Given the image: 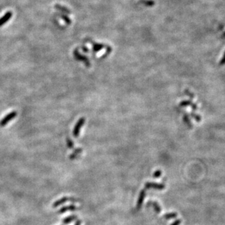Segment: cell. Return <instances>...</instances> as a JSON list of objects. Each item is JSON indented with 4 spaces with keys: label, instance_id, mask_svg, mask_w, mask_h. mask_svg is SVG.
<instances>
[{
    "label": "cell",
    "instance_id": "obj_1",
    "mask_svg": "<svg viewBox=\"0 0 225 225\" xmlns=\"http://www.w3.org/2000/svg\"><path fill=\"white\" fill-rule=\"evenodd\" d=\"M73 55H74V57H75V59H76V60L83 61V62L84 63V64H85L86 66L88 67V66H91V64H90V62H89V60H88V58H87L86 56H83V55H81V53L78 52V49L75 50L74 53H73Z\"/></svg>",
    "mask_w": 225,
    "mask_h": 225
},
{
    "label": "cell",
    "instance_id": "obj_2",
    "mask_svg": "<svg viewBox=\"0 0 225 225\" xmlns=\"http://www.w3.org/2000/svg\"><path fill=\"white\" fill-rule=\"evenodd\" d=\"M16 116H17L16 111H12V112L9 113L8 114H7V115H6L5 117H4V118L2 119V120L0 121V126H1V127L5 126V125H7V123H9V122H10V121L13 120V119H14L15 117H16Z\"/></svg>",
    "mask_w": 225,
    "mask_h": 225
},
{
    "label": "cell",
    "instance_id": "obj_3",
    "mask_svg": "<svg viewBox=\"0 0 225 225\" xmlns=\"http://www.w3.org/2000/svg\"><path fill=\"white\" fill-rule=\"evenodd\" d=\"M84 123H85V118H84V117H82V118L79 119V120L78 121L76 125H75V128L73 131V136H74V137L75 138L78 137L79 134H80L81 128H82V126L84 125Z\"/></svg>",
    "mask_w": 225,
    "mask_h": 225
},
{
    "label": "cell",
    "instance_id": "obj_4",
    "mask_svg": "<svg viewBox=\"0 0 225 225\" xmlns=\"http://www.w3.org/2000/svg\"><path fill=\"white\" fill-rule=\"evenodd\" d=\"M145 189H164L165 188V185L163 184H158L155 182H146L145 184Z\"/></svg>",
    "mask_w": 225,
    "mask_h": 225
},
{
    "label": "cell",
    "instance_id": "obj_5",
    "mask_svg": "<svg viewBox=\"0 0 225 225\" xmlns=\"http://www.w3.org/2000/svg\"><path fill=\"white\" fill-rule=\"evenodd\" d=\"M68 201H72V202H76L77 200L75 199L74 197H63L62 198L59 199V200H56L54 203L53 204V208H57L58 206H61V205L64 204V203H67Z\"/></svg>",
    "mask_w": 225,
    "mask_h": 225
},
{
    "label": "cell",
    "instance_id": "obj_6",
    "mask_svg": "<svg viewBox=\"0 0 225 225\" xmlns=\"http://www.w3.org/2000/svg\"><path fill=\"white\" fill-rule=\"evenodd\" d=\"M146 195V192H145V189H143V190L140 191V195H139L138 199H137V205H136V209L137 211H139L141 209L142 206H143V201H144V199Z\"/></svg>",
    "mask_w": 225,
    "mask_h": 225
},
{
    "label": "cell",
    "instance_id": "obj_7",
    "mask_svg": "<svg viewBox=\"0 0 225 225\" xmlns=\"http://www.w3.org/2000/svg\"><path fill=\"white\" fill-rule=\"evenodd\" d=\"M12 15H13V13L10 11L7 12L5 14L3 15V16L0 18V27L2 26L4 24H5L11 18Z\"/></svg>",
    "mask_w": 225,
    "mask_h": 225
},
{
    "label": "cell",
    "instance_id": "obj_8",
    "mask_svg": "<svg viewBox=\"0 0 225 225\" xmlns=\"http://www.w3.org/2000/svg\"><path fill=\"white\" fill-rule=\"evenodd\" d=\"M153 206L154 211H155V212L157 213V214H160V213L161 212V211H162V209H161V206H160V204H159L157 202H156V201L148 202V203H147V205H146V207H149V206Z\"/></svg>",
    "mask_w": 225,
    "mask_h": 225
},
{
    "label": "cell",
    "instance_id": "obj_9",
    "mask_svg": "<svg viewBox=\"0 0 225 225\" xmlns=\"http://www.w3.org/2000/svg\"><path fill=\"white\" fill-rule=\"evenodd\" d=\"M76 210H78V208L75 205H70V206H64V207L59 209L58 211V213L59 214H63V213L67 212V211H75Z\"/></svg>",
    "mask_w": 225,
    "mask_h": 225
},
{
    "label": "cell",
    "instance_id": "obj_10",
    "mask_svg": "<svg viewBox=\"0 0 225 225\" xmlns=\"http://www.w3.org/2000/svg\"><path fill=\"white\" fill-rule=\"evenodd\" d=\"M78 219L77 216L75 215H70L69 216L66 217L65 219H63V224H70V223L73 222V221H75L76 219Z\"/></svg>",
    "mask_w": 225,
    "mask_h": 225
},
{
    "label": "cell",
    "instance_id": "obj_11",
    "mask_svg": "<svg viewBox=\"0 0 225 225\" xmlns=\"http://www.w3.org/2000/svg\"><path fill=\"white\" fill-rule=\"evenodd\" d=\"M93 44V46H92V49H93V51L94 52V53H98V52L99 51V50H101L102 49H103L104 47H106V46H105V45H103V44H99V43H92Z\"/></svg>",
    "mask_w": 225,
    "mask_h": 225
},
{
    "label": "cell",
    "instance_id": "obj_12",
    "mask_svg": "<svg viewBox=\"0 0 225 225\" xmlns=\"http://www.w3.org/2000/svg\"><path fill=\"white\" fill-rule=\"evenodd\" d=\"M54 7H55V8H56L57 10H59V11L62 12V13H65V14H70V13H71V12H70V10H69L67 8V7H63V6L60 5V4H56V5L54 6Z\"/></svg>",
    "mask_w": 225,
    "mask_h": 225
},
{
    "label": "cell",
    "instance_id": "obj_13",
    "mask_svg": "<svg viewBox=\"0 0 225 225\" xmlns=\"http://www.w3.org/2000/svg\"><path fill=\"white\" fill-rule=\"evenodd\" d=\"M82 151L83 150L81 148H78V149H75V151H73V152L71 154H70L69 158H70V160H74V159H75L76 157H77L78 156L79 154L82 152Z\"/></svg>",
    "mask_w": 225,
    "mask_h": 225
},
{
    "label": "cell",
    "instance_id": "obj_14",
    "mask_svg": "<svg viewBox=\"0 0 225 225\" xmlns=\"http://www.w3.org/2000/svg\"><path fill=\"white\" fill-rule=\"evenodd\" d=\"M58 15H59V17H60L62 19H63L64 21H65L66 24H67V25H70L71 24V20L70 19V18L67 17V15L66 14H63V13H59V14H57Z\"/></svg>",
    "mask_w": 225,
    "mask_h": 225
},
{
    "label": "cell",
    "instance_id": "obj_15",
    "mask_svg": "<svg viewBox=\"0 0 225 225\" xmlns=\"http://www.w3.org/2000/svg\"><path fill=\"white\" fill-rule=\"evenodd\" d=\"M178 216V214L176 213H169V214H166L164 216V218L165 219H171L176 218Z\"/></svg>",
    "mask_w": 225,
    "mask_h": 225
},
{
    "label": "cell",
    "instance_id": "obj_16",
    "mask_svg": "<svg viewBox=\"0 0 225 225\" xmlns=\"http://www.w3.org/2000/svg\"><path fill=\"white\" fill-rule=\"evenodd\" d=\"M140 2L145 4V6H148V7H151L154 4V1L152 0H140Z\"/></svg>",
    "mask_w": 225,
    "mask_h": 225
},
{
    "label": "cell",
    "instance_id": "obj_17",
    "mask_svg": "<svg viewBox=\"0 0 225 225\" xmlns=\"http://www.w3.org/2000/svg\"><path fill=\"white\" fill-rule=\"evenodd\" d=\"M66 143H67V146H68L70 149H73V148L74 147V143H73V141H72V139H70V138L67 137V139H66Z\"/></svg>",
    "mask_w": 225,
    "mask_h": 225
},
{
    "label": "cell",
    "instance_id": "obj_18",
    "mask_svg": "<svg viewBox=\"0 0 225 225\" xmlns=\"http://www.w3.org/2000/svg\"><path fill=\"white\" fill-rule=\"evenodd\" d=\"M153 176H154V178H160L161 176H162V171L160 170H157V171H156L154 173V175Z\"/></svg>",
    "mask_w": 225,
    "mask_h": 225
},
{
    "label": "cell",
    "instance_id": "obj_19",
    "mask_svg": "<svg viewBox=\"0 0 225 225\" xmlns=\"http://www.w3.org/2000/svg\"><path fill=\"white\" fill-rule=\"evenodd\" d=\"M180 224H181V220L178 219L176 221H174V222H173L170 225H180Z\"/></svg>",
    "mask_w": 225,
    "mask_h": 225
},
{
    "label": "cell",
    "instance_id": "obj_20",
    "mask_svg": "<svg viewBox=\"0 0 225 225\" xmlns=\"http://www.w3.org/2000/svg\"><path fill=\"white\" fill-rule=\"evenodd\" d=\"M82 50H83V52H85V53H88V52L89 51V50H88V49L87 48V47H84V46H83V47H82Z\"/></svg>",
    "mask_w": 225,
    "mask_h": 225
},
{
    "label": "cell",
    "instance_id": "obj_21",
    "mask_svg": "<svg viewBox=\"0 0 225 225\" xmlns=\"http://www.w3.org/2000/svg\"><path fill=\"white\" fill-rule=\"evenodd\" d=\"M183 120H184L185 122H186V123H187V124H189V125H190V123H189V122H190V121H189V118H188V119H186V115H185V116H184V117H183Z\"/></svg>",
    "mask_w": 225,
    "mask_h": 225
},
{
    "label": "cell",
    "instance_id": "obj_22",
    "mask_svg": "<svg viewBox=\"0 0 225 225\" xmlns=\"http://www.w3.org/2000/svg\"><path fill=\"white\" fill-rule=\"evenodd\" d=\"M81 220H78V221H76L75 224V225H81Z\"/></svg>",
    "mask_w": 225,
    "mask_h": 225
},
{
    "label": "cell",
    "instance_id": "obj_23",
    "mask_svg": "<svg viewBox=\"0 0 225 225\" xmlns=\"http://www.w3.org/2000/svg\"><path fill=\"white\" fill-rule=\"evenodd\" d=\"M224 63H225V55H224V58H223V59H222V61H221V62H220V64H224Z\"/></svg>",
    "mask_w": 225,
    "mask_h": 225
}]
</instances>
